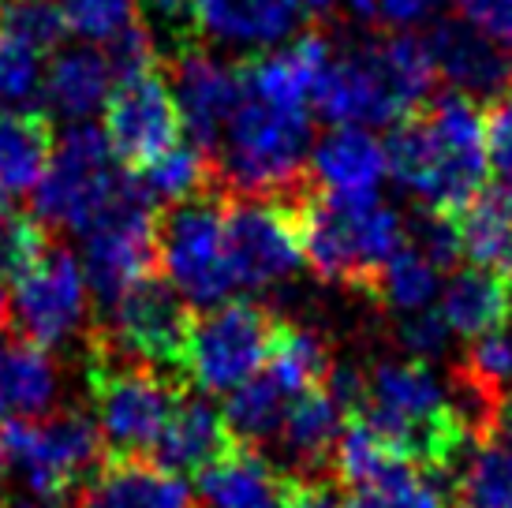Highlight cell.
I'll list each match as a JSON object with an SVG mask.
<instances>
[{
	"mask_svg": "<svg viewBox=\"0 0 512 508\" xmlns=\"http://www.w3.org/2000/svg\"><path fill=\"white\" fill-rule=\"evenodd\" d=\"M385 165L423 210L460 213L483 191L490 150H486V109L464 94H441L393 124L385 142Z\"/></svg>",
	"mask_w": 512,
	"mask_h": 508,
	"instance_id": "6da1fadb",
	"label": "cell"
},
{
	"mask_svg": "<svg viewBox=\"0 0 512 508\" xmlns=\"http://www.w3.org/2000/svg\"><path fill=\"white\" fill-rule=\"evenodd\" d=\"M434 64L427 42L404 30L333 53L318 79L314 109L337 127L397 124L415 113L430 94Z\"/></svg>",
	"mask_w": 512,
	"mask_h": 508,
	"instance_id": "7a4b0ae2",
	"label": "cell"
},
{
	"mask_svg": "<svg viewBox=\"0 0 512 508\" xmlns=\"http://www.w3.org/2000/svg\"><path fill=\"white\" fill-rule=\"evenodd\" d=\"M404 243L400 217L378 195H326L311 187L303 206V254L322 281L370 299L378 273Z\"/></svg>",
	"mask_w": 512,
	"mask_h": 508,
	"instance_id": "3957f363",
	"label": "cell"
},
{
	"mask_svg": "<svg viewBox=\"0 0 512 508\" xmlns=\"http://www.w3.org/2000/svg\"><path fill=\"white\" fill-rule=\"evenodd\" d=\"M311 116L281 109L240 90V109L225 127L214 157L217 187L228 195H296L311 187Z\"/></svg>",
	"mask_w": 512,
	"mask_h": 508,
	"instance_id": "277c9868",
	"label": "cell"
},
{
	"mask_svg": "<svg viewBox=\"0 0 512 508\" xmlns=\"http://www.w3.org/2000/svg\"><path fill=\"white\" fill-rule=\"evenodd\" d=\"M86 385L105 441V456L116 460L154 452L176 400L184 393L176 389V378H165L161 370L116 352L94 329L86 337Z\"/></svg>",
	"mask_w": 512,
	"mask_h": 508,
	"instance_id": "5b68a950",
	"label": "cell"
},
{
	"mask_svg": "<svg viewBox=\"0 0 512 508\" xmlns=\"http://www.w3.org/2000/svg\"><path fill=\"white\" fill-rule=\"evenodd\" d=\"M0 456L27 482V494L79 497L105 464V441L94 415L64 408L49 419H8L0 426Z\"/></svg>",
	"mask_w": 512,
	"mask_h": 508,
	"instance_id": "8992f818",
	"label": "cell"
},
{
	"mask_svg": "<svg viewBox=\"0 0 512 508\" xmlns=\"http://www.w3.org/2000/svg\"><path fill=\"white\" fill-rule=\"evenodd\" d=\"M157 251L161 269L172 288L191 307H221L228 303L236 273L225 251V191L210 187L199 195L157 210Z\"/></svg>",
	"mask_w": 512,
	"mask_h": 508,
	"instance_id": "52a82bcc",
	"label": "cell"
},
{
	"mask_svg": "<svg viewBox=\"0 0 512 508\" xmlns=\"http://www.w3.org/2000/svg\"><path fill=\"white\" fill-rule=\"evenodd\" d=\"M109 135L94 124H75L45 165V176L34 187V217L45 225L90 232L101 213L124 195L131 176L116 169Z\"/></svg>",
	"mask_w": 512,
	"mask_h": 508,
	"instance_id": "ba28073f",
	"label": "cell"
},
{
	"mask_svg": "<svg viewBox=\"0 0 512 508\" xmlns=\"http://www.w3.org/2000/svg\"><path fill=\"white\" fill-rule=\"evenodd\" d=\"M314 187V184H311ZM311 187L296 195H228L225 251L243 288H266L292 277L303 254V206Z\"/></svg>",
	"mask_w": 512,
	"mask_h": 508,
	"instance_id": "9c48e42d",
	"label": "cell"
},
{
	"mask_svg": "<svg viewBox=\"0 0 512 508\" xmlns=\"http://www.w3.org/2000/svg\"><path fill=\"white\" fill-rule=\"evenodd\" d=\"M83 269L101 311H109L116 299H124L146 277H157V202L143 195L135 176L128 180L124 195L86 232Z\"/></svg>",
	"mask_w": 512,
	"mask_h": 508,
	"instance_id": "30bf717a",
	"label": "cell"
},
{
	"mask_svg": "<svg viewBox=\"0 0 512 508\" xmlns=\"http://www.w3.org/2000/svg\"><path fill=\"white\" fill-rule=\"evenodd\" d=\"M277 314L255 299H228L210 314L195 318L187 381L199 393H232L266 367L277 337Z\"/></svg>",
	"mask_w": 512,
	"mask_h": 508,
	"instance_id": "8fae6325",
	"label": "cell"
},
{
	"mask_svg": "<svg viewBox=\"0 0 512 508\" xmlns=\"http://www.w3.org/2000/svg\"><path fill=\"white\" fill-rule=\"evenodd\" d=\"M101 340H109L116 352L154 370H172L187 378V352H191V329L195 314L176 288L157 277L135 284L128 296L116 299L105 311V322L90 325Z\"/></svg>",
	"mask_w": 512,
	"mask_h": 508,
	"instance_id": "7c38bea8",
	"label": "cell"
},
{
	"mask_svg": "<svg viewBox=\"0 0 512 508\" xmlns=\"http://www.w3.org/2000/svg\"><path fill=\"white\" fill-rule=\"evenodd\" d=\"M105 135L116 161L128 169H146L184 142V120L161 64L116 79L105 98Z\"/></svg>",
	"mask_w": 512,
	"mask_h": 508,
	"instance_id": "4fadbf2b",
	"label": "cell"
},
{
	"mask_svg": "<svg viewBox=\"0 0 512 508\" xmlns=\"http://www.w3.org/2000/svg\"><path fill=\"white\" fill-rule=\"evenodd\" d=\"M12 318L38 348H57L86 322L83 269L64 247H49L38 266L15 281Z\"/></svg>",
	"mask_w": 512,
	"mask_h": 508,
	"instance_id": "5bb4252c",
	"label": "cell"
},
{
	"mask_svg": "<svg viewBox=\"0 0 512 508\" xmlns=\"http://www.w3.org/2000/svg\"><path fill=\"white\" fill-rule=\"evenodd\" d=\"M427 49L434 75L453 86V94H464L486 109L512 94V49L486 30L456 19L438 23L427 34Z\"/></svg>",
	"mask_w": 512,
	"mask_h": 508,
	"instance_id": "9a60e30c",
	"label": "cell"
},
{
	"mask_svg": "<svg viewBox=\"0 0 512 508\" xmlns=\"http://www.w3.org/2000/svg\"><path fill=\"white\" fill-rule=\"evenodd\" d=\"M172 94L180 105L184 131L191 135V146H199L202 154L214 161L225 139V127L232 113L240 109V75L236 64H221L210 53H202L199 45H191L184 53H176L172 64Z\"/></svg>",
	"mask_w": 512,
	"mask_h": 508,
	"instance_id": "2e32d148",
	"label": "cell"
},
{
	"mask_svg": "<svg viewBox=\"0 0 512 508\" xmlns=\"http://www.w3.org/2000/svg\"><path fill=\"white\" fill-rule=\"evenodd\" d=\"M329 60H333L329 38L311 30L281 53H255V57L240 60L236 75H240V90L247 98L281 105V109H307Z\"/></svg>",
	"mask_w": 512,
	"mask_h": 508,
	"instance_id": "e0dca14e",
	"label": "cell"
},
{
	"mask_svg": "<svg viewBox=\"0 0 512 508\" xmlns=\"http://www.w3.org/2000/svg\"><path fill=\"white\" fill-rule=\"evenodd\" d=\"M79 508H195L184 479L146 456H105L98 475L79 490Z\"/></svg>",
	"mask_w": 512,
	"mask_h": 508,
	"instance_id": "ac0fdd59",
	"label": "cell"
},
{
	"mask_svg": "<svg viewBox=\"0 0 512 508\" xmlns=\"http://www.w3.org/2000/svg\"><path fill=\"white\" fill-rule=\"evenodd\" d=\"M236 445L232 430L225 423V408L210 404L199 393H180L176 408H172L169 423L161 430V438L154 445V464L165 471H180V475H199L206 464H214L217 456H225Z\"/></svg>",
	"mask_w": 512,
	"mask_h": 508,
	"instance_id": "d6986e66",
	"label": "cell"
},
{
	"mask_svg": "<svg viewBox=\"0 0 512 508\" xmlns=\"http://www.w3.org/2000/svg\"><path fill=\"white\" fill-rule=\"evenodd\" d=\"M199 497L206 508H281L285 471H277L255 445L236 441L199 471Z\"/></svg>",
	"mask_w": 512,
	"mask_h": 508,
	"instance_id": "ffe728a7",
	"label": "cell"
},
{
	"mask_svg": "<svg viewBox=\"0 0 512 508\" xmlns=\"http://www.w3.org/2000/svg\"><path fill=\"white\" fill-rule=\"evenodd\" d=\"M344 434V408L326 385H314L303 396L292 400V408L281 426V445H285L292 471L303 479H318L333 471V452Z\"/></svg>",
	"mask_w": 512,
	"mask_h": 508,
	"instance_id": "44dd1931",
	"label": "cell"
},
{
	"mask_svg": "<svg viewBox=\"0 0 512 508\" xmlns=\"http://www.w3.org/2000/svg\"><path fill=\"white\" fill-rule=\"evenodd\" d=\"M385 169V146L363 127L329 131L311 154V180L326 195H374Z\"/></svg>",
	"mask_w": 512,
	"mask_h": 508,
	"instance_id": "7402d4cb",
	"label": "cell"
},
{
	"mask_svg": "<svg viewBox=\"0 0 512 508\" xmlns=\"http://www.w3.org/2000/svg\"><path fill=\"white\" fill-rule=\"evenodd\" d=\"M512 314V277L486 266L456 269L441 292V318L460 337H483L509 322Z\"/></svg>",
	"mask_w": 512,
	"mask_h": 508,
	"instance_id": "603a6c76",
	"label": "cell"
},
{
	"mask_svg": "<svg viewBox=\"0 0 512 508\" xmlns=\"http://www.w3.org/2000/svg\"><path fill=\"white\" fill-rule=\"evenodd\" d=\"M57 150L53 120L42 109H4L0 113V206L15 195H27L45 176V165Z\"/></svg>",
	"mask_w": 512,
	"mask_h": 508,
	"instance_id": "cb8c5ba5",
	"label": "cell"
},
{
	"mask_svg": "<svg viewBox=\"0 0 512 508\" xmlns=\"http://www.w3.org/2000/svg\"><path fill=\"white\" fill-rule=\"evenodd\" d=\"M57 396V370L27 337L0 340V419H38Z\"/></svg>",
	"mask_w": 512,
	"mask_h": 508,
	"instance_id": "d4e9b609",
	"label": "cell"
},
{
	"mask_svg": "<svg viewBox=\"0 0 512 508\" xmlns=\"http://www.w3.org/2000/svg\"><path fill=\"white\" fill-rule=\"evenodd\" d=\"M299 15V0H195V27L236 45L281 42Z\"/></svg>",
	"mask_w": 512,
	"mask_h": 508,
	"instance_id": "484cf974",
	"label": "cell"
},
{
	"mask_svg": "<svg viewBox=\"0 0 512 508\" xmlns=\"http://www.w3.org/2000/svg\"><path fill=\"white\" fill-rule=\"evenodd\" d=\"M109 83H113V68H109L105 53L79 45V49H64L60 57H53L42 79V94L53 113L83 120L109 98V90H113Z\"/></svg>",
	"mask_w": 512,
	"mask_h": 508,
	"instance_id": "4316f807",
	"label": "cell"
},
{
	"mask_svg": "<svg viewBox=\"0 0 512 508\" xmlns=\"http://www.w3.org/2000/svg\"><path fill=\"white\" fill-rule=\"evenodd\" d=\"M453 217L471 262L512 277V187H483Z\"/></svg>",
	"mask_w": 512,
	"mask_h": 508,
	"instance_id": "83f0119b",
	"label": "cell"
},
{
	"mask_svg": "<svg viewBox=\"0 0 512 508\" xmlns=\"http://www.w3.org/2000/svg\"><path fill=\"white\" fill-rule=\"evenodd\" d=\"M296 396L288 393L270 370L262 367L251 381H243L240 389H232L225 400V423L232 438L243 445H266L270 438H281L285 415Z\"/></svg>",
	"mask_w": 512,
	"mask_h": 508,
	"instance_id": "f1b7e54d",
	"label": "cell"
},
{
	"mask_svg": "<svg viewBox=\"0 0 512 508\" xmlns=\"http://www.w3.org/2000/svg\"><path fill=\"white\" fill-rule=\"evenodd\" d=\"M397 467L408 464L393 452V445L363 415H348L344 434L337 441V452H333V479L348 486L352 494H359L374 482H382L385 475H393Z\"/></svg>",
	"mask_w": 512,
	"mask_h": 508,
	"instance_id": "f546056e",
	"label": "cell"
},
{
	"mask_svg": "<svg viewBox=\"0 0 512 508\" xmlns=\"http://www.w3.org/2000/svg\"><path fill=\"white\" fill-rule=\"evenodd\" d=\"M135 184L143 187L146 198L169 202L172 206V202H184V198L199 195V191L217 187V172H214V161L202 154L199 146L180 142L165 157H157L146 169L135 172Z\"/></svg>",
	"mask_w": 512,
	"mask_h": 508,
	"instance_id": "4dcf8cb0",
	"label": "cell"
},
{
	"mask_svg": "<svg viewBox=\"0 0 512 508\" xmlns=\"http://www.w3.org/2000/svg\"><path fill=\"white\" fill-rule=\"evenodd\" d=\"M449 508H512V449L501 441L479 445L453 486Z\"/></svg>",
	"mask_w": 512,
	"mask_h": 508,
	"instance_id": "1f68e13d",
	"label": "cell"
},
{
	"mask_svg": "<svg viewBox=\"0 0 512 508\" xmlns=\"http://www.w3.org/2000/svg\"><path fill=\"white\" fill-rule=\"evenodd\" d=\"M438 292V269L430 266V258L415 251V247H400L385 269L378 273L374 281V292L370 299L374 303H385L400 314H412V311H427V303Z\"/></svg>",
	"mask_w": 512,
	"mask_h": 508,
	"instance_id": "d6a6232c",
	"label": "cell"
},
{
	"mask_svg": "<svg viewBox=\"0 0 512 508\" xmlns=\"http://www.w3.org/2000/svg\"><path fill=\"white\" fill-rule=\"evenodd\" d=\"M0 34L34 53H53L68 38L60 0H0Z\"/></svg>",
	"mask_w": 512,
	"mask_h": 508,
	"instance_id": "836d02e7",
	"label": "cell"
},
{
	"mask_svg": "<svg viewBox=\"0 0 512 508\" xmlns=\"http://www.w3.org/2000/svg\"><path fill=\"white\" fill-rule=\"evenodd\" d=\"M53 243L38 217L0 206V281H19L38 266Z\"/></svg>",
	"mask_w": 512,
	"mask_h": 508,
	"instance_id": "e575fe53",
	"label": "cell"
},
{
	"mask_svg": "<svg viewBox=\"0 0 512 508\" xmlns=\"http://www.w3.org/2000/svg\"><path fill=\"white\" fill-rule=\"evenodd\" d=\"M68 30L90 42H109L131 23H139V0H60Z\"/></svg>",
	"mask_w": 512,
	"mask_h": 508,
	"instance_id": "d590c367",
	"label": "cell"
},
{
	"mask_svg": "<svg viewBox=\"0 0 512 508\" xmlns=\"http://www.w3.org/2000/svg\"><path fill=\"white\" fill-rule=\"evenodd\" d=\"M42 90V53L0 34V105H23Z\"/></svg>",
	"mask_w": 512,
	"mask_h": 508,
	"instance_id": "8d00e7d4",
	"label": "cell"
},
{
	"mask_svg": "<svg viewBox=\"0 0 512 508\" xmlns=\"http://www.w3.org/2000/svg\"><path fill=\"white\" fill-rule=\"evenodd\" d=\"M415 251L430 258L434 269H449L456 266V258L464 254L460 247V228H456L453 213H438V210H423V217L415 221Z\"/></svg>",
	"mask_w": 512,
	"mask_h": 508,
	"instance_id": "74e56055",
	"label": "cell"
},
{
	"mask_svg": "<svg viewBox=\"0 0 512 508\" xmlns=\"http://www.w3.org/2000/svg\"><path fill=\"white\" fill-rule=\"evenodd\" d=\"M449 322L441 318V311H412L397 322V344L408 352V359H438L449 348Z\"/></svg>",
	"mask_w": 512,
	"mask_h": 508,
	"instance_id": "f35d334b",
	"label": "cell"
},
{
	"mask_svg": "<svg viewBox=\"0 0 512 508\" xmlns=\"http://www.w3.org/2000/svg\"><path fill=\"white\" fill-rule=\"evenodd\" d=\"M109 68H113V79H124V75H135V71L157 68V49H154V34L139 23H131L128 30H120L116 38H109Z\"/></svg>",
	"mask_w": 512,
	"mask_h": 508,
	"instance_id": "ab89813d",
	"label": "cell"
},
{
	"mask_svg": "<svg viewBox=\"0 0 512 508\" xmlns=\"http://www.w3.org/2000/svg\"><path fill=\"white\" fill-rule=\"evenodd\" d=\"M281 508H352V501L341 494V482L329 479V475H318V479L285 475Z\"/></svg>",
	"mask_w": 512,
	"mask_h": 508,
	"instance_id": "60d3db41",
	"label": "cell"
},
{
	"mask_svg": "<svg viewBox=\"0 0 512 508\" xmlns=\"http://www.w3.org/2000/svg\"><path fill=\"white\" fill-rule=\"evenodd\" d=\"M486 150L494 172L512 187V94L486 109Z\"/></svg>",
	"mask_w": 512,
	"mask_h": 508,
	"instance_id": "b9f144b4",
	"label": "cell"
},
{
	"mask_svg": "<svg viewBox=\"0 0 512 508\" xmlns=\"http://www.w3.org/2000/svg\"><path fill=\"white\" fill-rule=\"evenodd\" d=\"M449 0H374V12H370V23H382V27L393 30H408L427 23L445 8Z\"/></svg>",
	"mask_w": 512,
	"mask_h": 508,
	"instance_id": "7bdbcfd3",
	"label": "cell"
},
{
	"mask_svg": "<svg viewBox=\"0 0 512 508\" xmlns=\"http://www.w3.org/2000/svg\"><path fill=\"white\" fill-rule=\"evenodd\" d=\"M456 4L475 27L512 49V0H456Z\"/></svg>",
	"mask_w": 512,
	"mask_h": 508,
	"instance_id": "ee69618b",
	"label": "cell"
},
{
	"mask_svg": "<svg viewBox=\"0 0 512 508\" xmlns=\"http://www.w3.org/2000/svg\"><path fill=\"white\" fill-rule=\"evenodd\" d=\"M333 4L337 0H299V8H303L307 19H326V15H333Z\"/></svg>",
	"mask_w": 512,
	"mask_h": 508,
	"instance_id": "f6af8a7d",
	"label": "cell"
},
{
	"mask_svg": "<svg viewBox=\"0 0 512 508\" xmlns=\"http://www.w3.org/2000/svg\"><path fill=\"white\" fill-rule=\"evenodd\" d=\"M494 441H505L512 449V396H509V404H505V411H501V423H498V438Z\"/></svg>",
	"mask_w": 512,
	"mask_h": 508,
	"instance_id": "bcb514c9",
	"label": "cell"
},
{
	"mask_svg": "<svg viewBox=\"0 0 512 508\" xmlns=\"http://www.w3.org/2000/svg\"><path fill=\"white\" fill-rule=\"evenodd\" d=\"M12 325V299L4 296V288H0V333Z\"/></svg>",
	"mask_w": 512,
	"mask_h": 508,
	"instance_id": "7dc6e473",
	"label": "cell"
},
{
	"mask_svg": "<svg viewBox=\"0 0 512 508\" xmlns=\"http://www.w3.org/2000/svg\"><path fill=\"white\" fill-rule=\"evenodd\" d=\"M348 4H352V12L359 19H370V12H374V0H348Z\"/></svg>",
	"mask_w": 512,
	"mask_h": 508,
	"instance_id": "c3c4849f",
	"label": "cell"
}]
</instances>
